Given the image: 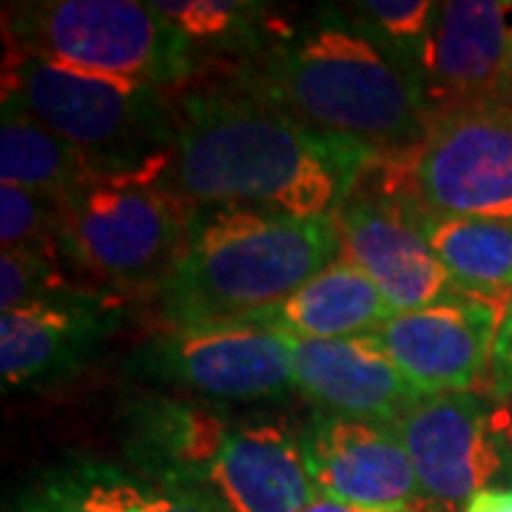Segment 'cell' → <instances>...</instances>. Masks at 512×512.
I'll return each mask as SVG.
<instances>
[{"mask_svg":"<svg viewBox=\"0 0 512 512\" xmlns=\"http://www.w3.org/2000/svg\"><path fill=\"white\" fill-rule=\"evenodd\" d=\"M379 151L313 131L222 74L177 94L165 185L188 205H254L333 217Z\"/></svg>","mask_w":512,"mask_h":512,"instance_id":"6da1fadb","label":"cell"},{"mask_svg":"<svg viewBox=\"0 0 512 512\" xmlns=\"http://www.w3.org/2000/svg\"><path fill=\"white\" fill-rule=\"evenodd\" d=\"M225 77L313 131L373 151L416 146L430 123L410 72L339 6H322Z\"/></svg>","mask_w":512,"mask_h":512,"instance_id":"7a4b0ae2","label":"cell"},{"mask_svg":"<svg viewBox=\"0 0 512 512\" xmlns=\"http://www.w3.org/2000/svg\"><path fill=\"white\" fill-rule=\"evenodd\" d=\"M339 254L333 217L194 205L183 251L157 288V311L165 328L242 322L288 299Z\"/></svg>","mask_w":512,"mask_h":512,"instance_id":"3957f363","label":"cell"},{"mask_svg":"<svg viewBox=\"0 0 512 512\" xmlns=\"http://www.w3.org/2000/svg\"><path fill=\"white\" fill-rule=\"evenodd\" d=\"M3 97L72 143L97 174L171 168L177 94L6 46Z\"/></svg>","mask_w":512,"mask_h":512,"instance_id":"277c9868","label":"cell"},{"mask_svg":"<svg viewBox=\"0 0 512 512\" xmlns=\"http://www.w3.org/2000/svg\"><path fill=\"white\" fill-rule=\"evenodd\" d=\"M191 208L165 171H94L60 200V254L97 291H157L183 251Z\"/></svg>","mask_w":512,"mask_h":512,"instance_id":"5b68a950","label":"cell"},{"mask_svg":"<svg viewBox=\"0 0 512 512\" xmlns=\"http://www.w3.org/2000/svg\"><path fill=\"white\" fill-rule=\"evenodd\" d=\"M356 188L436 217L512 222V106L433 117L416 146L379 151Z\"/></svg>","mask_w":512,"mask_h":512,"instance_id":"8992f818","label":"cell"},{"mask_svg":"<svg viewBox=\"0 0 512 512\" xmlns=\"http://www.w3.org/2000/svg\"><path fill=\"white\" fill-rule=\"evenodd\" d=\"M6 46L180 94L202 60L151 3L43 0L3 12Z\"/></svg>","mask_w":512,"mask_h":512,"instance_id":"52a82bcc","label":"cell"},{"mask_svg":"<svg viewBox=\"0 0 512 512\" xmlns=\"http://www.w3.org/2000/svg\"><path fill=\"white\" fill-rule=\"evenodd\" d=\"M131 382L208 404L276 402L296 390L288 336L251 322L163 328L131 348Z\"/></svg>","mask_w":512,"mask_h":512,"instance_id":"ba28073f","label":"cell"},{"mask_svg":"<svg viewBox=\"0 0 512 512\" xmlns=\"http://www.w3.org/2000/svg\"><path fill=\"white\" fill-rule=\"evenodd\" d=\"M126 299L66 288L0 313L3 387H52L77 376L126 322Z\"/></svg>","mask_w":512,"mask_h":512,"instance_id":"9c48e42d","label":"cell"},{"mask_svg":"<svg viewBox=\"0 0 512 512\" xmlns=\"http://www.w3.org/2000/svg\"><path fill=\"white\" fill-rule=\"evenodd\" d=\"M512 49V3H436L413 63L427 120L470 106L498 103Z\"/></svg>","mask_w":512,"mask_h":512,"instance_id":"30bf717a","label":"cell"},{"mask_svg":"<svg viewBox=\"0 0 512 512\" xmlns=\"http://www.w3.org/2000/svg\"><path fill=\"white\" fill-rule=\"evenodd\" d=\"M501 313L453 293L419 311L393 313L376 336L421 396L490 390Z\"/></svg>","mask_w":512,"mask_h":512,"instance_id":"8fae6325","label":"cell"},{"mask_svg":"<svg viewBox=\"0 0 512 512\" xmlns=\"http://www.w3.org/2000/svg\"><path fill=\"white\" fill-rule=\"evenodd\" d=\"M302 450L316 493L382 512L419 504V478L393 424L316 410L302 427Z\"/></svg>","mask_w":512,"mask_h":512,"instance_id":"7c38bea8","label":"cell"},{"mask_svg":"<svg viewBox=\"0 0 512 512\" xmlns=\"http://www.w3.org/2000/svg\"><path fill=\"white\" fill-rule=\"evenodd\" d=\"M396 433L419 478L421 495L464 507L504 470V447L493 430V410L478 393L424 396Z\"/></svg>","mask_w":512,"mask_h":512,"instance_id":"4fadbf2b","label":"cell"},{"mask_svg":"<svg viewBox=\"0 0 512 512\" xmlns=\"http://www.w3.org/2000/svg\"><path fill=\"white\" fill-rule=\"evenodd\" d=\"M342 259L362 268L393 313L419 311L453 296V282L407 205L353 188L333 214Z\"/></svg>","mask_w":512,"mask_h":512,"instance_id":"5bb4252c","label":"cell"},{"mask_svg":"<svg viewBox=\"0 0 512 512\" xmlns=\"http://www.w3.org/2000/svg\"><path fill=\"white\" fill-rule=\"evenodd\" d=\"M234 424L237 419L222 404L143 390L126 402L120 416V441L134 470L208 495V478L231 439Z\"/></svg>","mask_w":512,"mask_h":512,"instance_id":"9a60e30c","label":"cell"},{"mask_svg":"<svg viewBox=\"0 0 512 512\" xmlns=\"http://www.w3.org/2000/svg\"><path fill=\"white\" fill-rule=\"evenodd\" d=\"M288 342L296 390L325 413L396 427L424 399L404 379L379 336Z\"/></svg>","mask_w":512,"mask_h":512,"instance_id":"2e32d148","label":"cell"},{"mask_svg":"<svg viewBox=\"0 0 512 512\" xmlns=\"http://www.w3.org/2000/svg\"><path fill=\"white\" fill-rule=\"evenodd\" d=\"M222 512H302L319 498L302 450V430L276 419L237 421L208 478Z\"/></svg>","mask_w":512,"mask_h":512,"instance_id":"e0dca14e","label":"cell"},{"mask_svg":"<svg viewBox=\"0 0 512 512\" xmlns=\"http://www.w3.org/2000/svg\"><path fill=\"white\" fill-rule=\"evenodd\" d=\"M12 512H222L211 495L146 476L106 458H60L37 470Z\"/></svg>","mask_w":512,"mask_h":512,"instance_id":"ac0fdd59","label":"cell"},{"mask_svg":"<svg viewBox=\"0 0 512 512\" xmlns=\"http://www.w3.org/2000/svg\"><path fill=\"white\" fill-rule=\"evenodd\" d=\"M390 316L393 308L382 291L362 268L339 256L288 299L242 322L274 330L288 339H350L376 336Z\"/></svg>","mask_w":512,"mask_h":512,"instance_id":"d6986e66","label":"cell"},{"mask_svg":"<svg viewBox=\"0 0 512 512\" xmlns=\"http://www.w3.org/2000/svg\"><path fill=\"white\" fill-rule=\"evenodd\" d=\"M407 211L450 274L453 291L504 316L512 299V222Z\"/></svg>","mask_w":512,"mask_h":512,"instance_id":"ffe728a7","label":"cell"},{"mask_svg":"<svg viewBox=\"0 0 512 512\" xmlns=\"http://www.w3.org/2000/svg\"><path fill=\"white\" fill-rule=\"evenodd\" d=\"M92 163L60 134L43 126L15 97H3L0 111V180L63 200L92 177Z\"/></svg>","mask_w":512,"mask_h":512,"instance_id":"44dd1931","label":"cell"},{"mask_svg":"<svg viewBox=\"0 0 512 512\" xmlns=\"http://www.w3.org/2000/svg\"><path fill=\"white\" fill-rule=\"evenodd\" d=\"M151 6L191 43L202 63L228 57L239 66L291 29L268 6L245 0H154Z\"/></svg>","mask_w":512,"mask_h":512,"instance_id":"7402d4cb","label":"cell"},{"mask_svg":"<svg viewBox=\"0 0 512 512\" xmlns=\"http://www.w3.org/2000/svg\"><path fill=\"white\" fill-rule=\"evenodd\" d=\"M60 200L0 183V242L3 248H29L60 254ZM63 256V254H60Z\"/></svg>","mask_w":512,"mask_h":512,"instance_id":"603a6c76","label":"cell"},{"mask_svg":"<svg viewBox=\"0 0 512 512\" xmlns=\"http://www.w3.org/2000/svg\"><path fill=\"white\" fill-rule=\"evenodd\" d=\"M436 3L427 0H365L353 3V12L379 37L384 49L413 77V63L427 37Z\"/></svg>","mask_w":512,"mask_h":512,"instance_id":"cb8c5ba5","label":"cell"},{"mask_svg":"<svg viewBox=\"0 0 512 512\" xmlns=\"http://www.w3.org/2000/svg\"><path fill=\"white\" fill-rule=\"evenodd\" d=\"M63 256L29 248H3L0 254V308L15 311L26 302L74 288L63 274Z\"/></svg>","mask_w":512,"mask_h":512,"instance_id":"d4e9b609","label":"cell"},{"mask_svg":"<svg viewBox=\"0 0 512 512\" xmlns=\"http://www.w3.org/2000/svg\"><path fill=\"white\" fill-rule=\"evenodd\" d=\"M490 393L495 399L512 396V299L498 322L493 345V365H490Z\"/></svg>","mask_w":512,"mask_h":512,"instance_id":"484cf974","label":"cell"},{"mask_svg":"<svg viewBox=\"0 0 512 512\" xmlns=\"http://www.w3.org/2000/svg\"><path fill=\"white\" fill-rule=\"evenodd\" d=\"M461 512H512V484H490L478 490Z\"/></svg>","mask_w":512,"mask_h":512,"instance_id":"4316f807","label":"cell"},{"mask_svg":"<svg viewBox=\"0 0 512 512\" xmlns=\"http://www.w3.org/2000/svg\"><path fill=\"white\" fill-rule=\"evenodd\" d=\"M493 410V430L501 447H504V456L512 458V396L510 399H498Z\"/></svg>","mask_w":512,"mask_h":512,"instance_id":"83f0119b","label":"cell"},{"mask_svg":"<svg viewBox=\"0 0 512 512\" xmlns=\"http://www.w3.org/2000/svg\"><path fill=\"white\" fill-rule=\"evenodd\" d=\"M302 512H382V510H365V507H353V504H342V501H333L319 495L316 501H311Z\"/></svg>","mask_w":512,"mask_h":512,"instance_id":"f1b7e54d","label":"cell"},{"mask_svg":"<svg viewBox=\"0 0 512 512\" xmlns=\"http://www.w3.org/2000/svg\"><path fill=\"white\" fill-rule=\"evenodd\" d=\"M498 103L512 106V49H510V66H507V77H504V86H501V97H498Z\"/></svg>","mask_w":512,"mask_h":512,"instance_id":"f546056e","label":"cell"}]
</instances>
